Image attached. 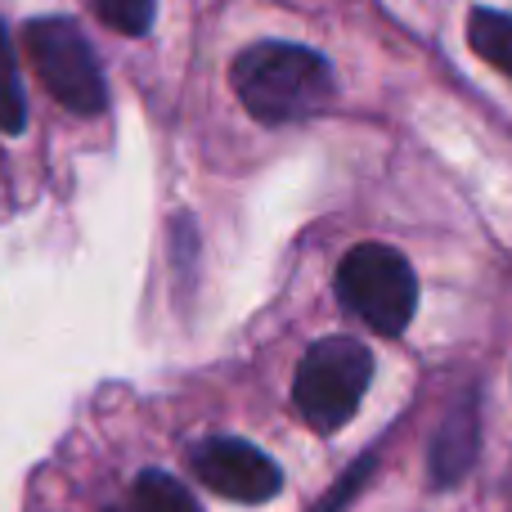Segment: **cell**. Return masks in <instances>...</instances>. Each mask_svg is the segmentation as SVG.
<instances>
[{"mask_svg":"<svg viewBox=\"0 0 512 512\" xmlns=\"http://www.w3.org/2000/svg\"><path fill=\"white\" fill-rule=\"evenodd\" d=\"M234 95L256 122H301L333 99V68L324 54L292 41H256L234 59Z\"/></svg>","mask_w":512,"mask_h":512,"instance_id":"1","label":"cell"},{"mask_svg":"<svg viewBox=\"0 0 512 512\" xmlns=\"http://www.w3.org/2000/svg\"><path fill=\"white\" fill-rule=\"evenodd\" d=\"M373 382V355L355 337H324L297 364L292 400L315 432H337L355 418Z\"/></svg>","mask_w":512,"mask_h":512,"instance_id":"2","label":"cell"},{"mask_svg":"<svg viewBox=\"0 0 512 512\" xmlns=\"http://www.w3.org/2000/svg\"><path fill=\"white\" fill-rule=\"evenodd\" d=\"M337 297L373 333H405L418 310V279L409 261L387 243H360L337 265Z\"/></svg>","mask_w":512,"mask_h":512,"instance_id":"3","label":"cell"},{"mask_svg":"<svg viewBox=\"0 0 512 512\" xmlns=\"http://www.w3.org/2000/svg\"><path fill=\"white\" fill-rule=\"evenodd\" d=\"M23 50L32 59L41 86L68 113H77V117L104 113V104H108L104 72H99L95 50L77 32V23H68V18H32L23 27Z\"/></svg>","mask_w":512,"mask_h":512,"instance_id":"4","label":"cell"},{"mask_svg":"<svg viewBox=\"0 0 512 512\" xmlns=\"http://www.w3.org/2000/svg\"><path fill=\"white\" fill-rule=\"evenodd\" d=\"M194 472L207 490L234 504H265L283 490V472L270 454L256 445L239 441V436H212L194 450Z\"/></svg>","mask_w":512,"mask_h":512,"instance_id":"5","label":"cell"},{"mask_svg":"<svg viewBox=\"0 0 512 512\" xmlns=\"http://www.w3.org/2000/svg\"><path fill=\"white\" fill-rule=\"evenodd\" d=\"M481 454V409L477 396H463L459 405L445 414L441 432L432 441V454H427V468H432V486H459L472 472Z\"/></svg>","mask_w":512,"mask_h":512,"instance_id":"6","label":"cell"},{"mask_svg":"<svg viewBox=\"0 0 512 512\" xmlns=\"http://www.w3.org/2000/svg\"><path fill=\"white\" fill-rule=\"evenodd\" d=\"M468 45L490 63V68L504 72V77L512 81V14H499V9H472Z\"/></svg>","mask_w":512,"mask_h":512,"instance_id":"7","label":"cell"},{"mask_svg":"<svg viewBox=\"0 0 512 512\" xmlns=\"http://www.w3.org/2000/svg\"><path fill=\"white\" fill-rule=\"evenodd\" d=\"M131 508L135 512H203L198 499L176 477H167V472H140V481L131 486Z\"/></svg>","mask_w":512,"mask_h":512,"instance_id":"8","label":"cell"},{"mask_svg":"<svg viewBox=\"0 0 512 512\" xmlns=\"http://www.w3.org/2000/svg\"><path fill=\"white\" fill-rule=\"evenodd\" d=\"M27 126V99H23V81H18V63H14V45L9 32L0 23V131L18 135Z\"/></svg>","mask_w":512,"mask_h":512,"instance_id":"9","label":"cell"},{"mask_svg":"<svg viewBox=\"0 0 512 512\" xmlns=\"http://www.w3.org/2000/svg\"><path fill=\"white\" fill-rule=\"evenodd\" d=\"M86 5L95 9V18L104 27H113L122 36H140L153 27V5L158 0H86Z\"/></svg>","mask_w":512,"mask_h":512,"instance_id":"10","label":"cell"},{"mask_svg":"<svg viewBox=\"0 0 512 512\" xmlns=\"http://www.w3.org/2000/svg\"><path fill=\"white\" fill-rule=\"evenodd\" d=\"M508 499H512V468H508Z\"/></svg>","mask_w":512,"mask_h":512,"instance_id":"11","label":"cell"}]
</instances>
